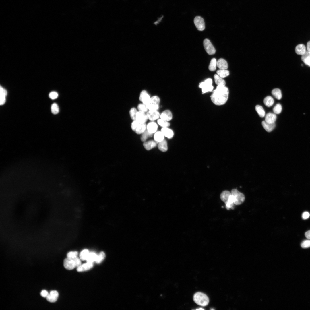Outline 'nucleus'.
I'll use <instances>...</instances> for the list:
<instances>
[{
	"mask_svg": "<svg viewBox=\"0 0 310 310\" xmlns=\"http://www.w3.org/2000/svg\"><path fill=\"white\" fill-rule=\"evenodd\" d=\"M229 90L225 86H217L210 96L213 103L216 105L224 104L228 97Z\"/></svg>",
	"mask_w": 310,
	"mask_h": 310,
	"instance_id": "nucleus-1",
	"label": "nucleus"
},
{
	"mask_svg": "<svg viewBox=\"0 0 310 310\" xmlns=\"http://www.w3.org/2000/svg\"><path fill=\"white\" fill-rule=\"evenodd\" d=\"M193 299L195 302L198 305L205 306L209 302V299L205 294L200 292L196 293L193 295Z\"/></svg>",
	"mask_w": 310,
	"mask_h": 310,
	"instance_id": "nucleus-2",
	"label": "nucleus"
},
{
	"mask_svg": "<svg viewBox=\"0 0 310 310\" xmlns=\"http://www.w3.org/2000/svg\"><path fill=\"white\" fill-rule=\"evenodd\" d=\"M234 203L236 205L242 204L245 201V198L244 195L235 189H233L231 191Z\"/></svg>",
	"mask_w": 310,
	"mask_h": 310,
	"instance_id": "nucleus-3",
	"label": "nucleus"
},
{
	"mask_svg": "<svg viewBox=\"0 0 310 310\" xmlns=\"http://www.w3.org/2000/svg\"><path fill=\"white\" fill-rule=\"evenodd\" d=\"M212 79L208 78L204 82L199 83V87L202 89L203 94L212 91L214 88L212 85Z\"/></svg>",
	"mask_w": 310,
	"mask_h": 310,
	"instance_id": "nucleus-4",
	"label": "nucleus"
},
{
	"mask_svg": "<svg viewBox=\"0 0 310 310\" xmlns=\"http://www.w3.org/2000/svg\"><path fill=\"white\" fill-rule=\"evenodd\" d=\"M203 43L204 49L208 54L212 55L215 53L216 50L209 39H204Z\"/></svg>",
	"mask_w": 310,
	"mask_h": 310,
	"instance_id": "nucleus-5",
	"label": "nucleus"
},
{
	"mask_svg": "<svg viewBox=\"0 0 310 310\" xmlns=\"http://www.w3.org/2000/svg\"><path fill=\"white\" fill-rule=\"evenodd\" d=\"M194 22L197 29L199 31H202L205 28V25L204 20L199 16L195 17L194 19Z\"/></svg>",
	"mask_w": 310,
	"mask_h": 310,
	"instance_id": "nucleus-6",
	"label": "nucleus"
},
{
	"mask_svg": "<svg viewBox=\"0 0 310 310\" xmlns=\"http://www.w3.org/2000/svg\"><path fill=\"white\" fill-rule=\"evenodd\" d=\"M150 98L147 92L143 90L140 93L139 99L143 104L146 106L149 103Z\"/></svg>",
	"mask_w": 310,
	"mask_h": 310,
	"instance_id": "nucleus-7",
	"label": "nucleus"
},
{
	"mask_svg": "<svg viewBox=\"0 0 310 310\" xmlns=\"http://www.w3.org/2000/svg\"><path fill=\"white\" fill-rule=\"evenodd\" d=\"M148 118L145 113L140 111H137L136 115L135 120L140 124L144 123Z\"/></svg>",
	"mask_w": 310,
	"mask_h": 310,
	"instance_id": "nucleus-8",
	"label": "nucleus"
},
{
	"mask_svg": "<svg viewBox=\"0 0 310 310\" xmlns=\"http://www.w3.org/2000/svg\"><path fill=\"white\" fill-rule=\"evenodd\" d=\"M64 267L68 270H71L76 267L75 263L73 259L67 258L63 261Z\"/></svg>",
	"mask_w": 310,
	"mask_h": 310,
	"instance_id": "nucleus-9",
	"label": "nucleus"
},
{
	"mask_svg": "<svg viewBox=\"0 0 310 310\" xmlns=\"http://www.w3.org/2000/svg\"><path fill=\"white\" fill-rule=\"evenodd\" d=\"M58 296L59 293L56 290H52L50 292L46 299L49 302L54 303L57 301Z\"/></svg>",
	"mask_w": 310,
	"mask_h": 310,
	"instance_id": "nucleus-10",
	"label": "nucleus"
},
{
	"mask_svg": "<svg viewBox=\"0 0 310 310\" xmlns=\"http://www.w3.org/2000/svg\"><path fill=\"white\" fill-rule=\"evenodd\" d=\"M148 119L151 121H153L158 119L160 117V114L157 111H149L146 113Z\"/></svg>",
	"mask_w": 310,
	"mask_h": 310,
	"instance_id": "nucleus-11",
	"label": "nucleus"
},
{
	"mask_svg": "<svg viewBox=\"0 0 310 310\" xmlns=\"http://www.w3.org/2000/svg\"><path fill=\"white\" fill-rule=\"evenodd\" d=\"M158 128V125L156 123L151 122L147 125L146 129L149 133L153 134L156 132Z\"/></svg>",
	"mask_w": 310,
	"mask_h": 310,
	"instance_id": "nucleus-12",
	"label": "nucleus"
},
{
	"mask_svg": "<svg viewBox=\"0 0 310 310\" xmlns=\"http://www.w3.org/2000/svg\"><path fill=\"white\" fill-rule=\"evenodd\" d=\"M160 117L161 119L168 121L172 119V115L170 110H166L161 113Z\"/></svg>",
	"mask_w": 310,
	"mask_h": 310,
	"instance_id": "nucleus-13",
	"label": "nucleus"
},
{
	"mask_svg": "<svg viewBox=\"0 0 310 310\" xmlns=\"http://www.w3.org/2000/svg\"><path fill=\"white\" fill-rule=\"evenodd\" d=\"M93 266V264L92 263H87L81 264L77 268V270L78 272H82L88 270Z\"/></svg>",
	"mask_w": 310,
	"mask_h": 310,
	"instance_id": "nucleus-14",
	"label": "nucleus"
},
{
	"mask_svg": "<svg viewBox=\"0 0 310 310\" xmlns=\"http://www.w3.org/2000/svg\"><path fill=\"white\" fill-rule=\"evenodd\" d=\"M157 145V142L155 141L150 140L145 141L143 143L145 148L148 150H150L155 147Z\"/></svg>",
	"mask_w": 310,
	"mask_h": 310,
	"instance_id": "nucleus-15",
	"label": "nucleus"
},
{
	"mask_svg": "<svg viewBox=\"0 0 310 310\" xmlns=\"http://www.w3.org/2000/svg\"><path fill=\"white\" fill-rule=\"evenodd\" d=\"M7 95V90L1 86L0 88V104H4L6 102V97Z\"/></svg>",
	"mask_w": 310,
	"mask_h": 310,
	"instance_id": "nucleus-16",
	"label": "nucleus"
},
{
	"mask_svg": "<svg viewBox=\"0 0 310 310\" xmlns=\"http://www.w3.org/2000/svg\"><path fill=\"white\" fill-rule=\"evenodd\" d=\"M276 119V116L275 114L269 113L266 115L265 117V121L268 123H275Z\"/></svg>",
	"mask_w": 310,
	"mask_h": 310,
	"instance_id": "nucleus-17",
	"label": "nucleus"
},
{
	"mask_svg": "<svg viewBox=\"0 0 310 310\" xmlns=\"http://www.w3.org/2000/svg\"><path fill=\"white\" fill-rule=\"evenodd\" d=\"M217 66L220 69H226L228 67L227 61L223 58H220L218 60Z\"/></svg>",
	"mask_w": 310,
	"mask_h": 310,
	"instance_id": "nucleus-18",
	"label": "nucleus"
},
{
	"mask_svg": "<svg viewBox=\"0 0 310 310\" xmlns=\"http://www.w3.org/2000/svg\"><path fill=\"white\" fill-rule=\"evenodd\" d=\"M161 131L164 136L169 139L172 138L174 135L173 131L167 127L162 128L161 129Z\"/></svg>",
	"mask_w": 310,
	"mask_h": 310,
	"instance_id": "nucleus-19",
	"label": "nucleus"
},
{
	"mask_svg": "<svg viewBox=\"0 0 310 310\" xmlns=\"http://www.w3.org/2000/svg\"><path fill=\"white\" fill-rule=\"evenodd\" d=\"M262 125L265 129L268 132H270L272 131L275 127V124L274 123H267L265 121H263L262 122Z\"/></svg>",
	"mask_w": 310,
	"mask_h": 310,
	"instance_id": "nucleus-20",
	"label": "nucleus"
},
{
	"mask_svg": "<svg viewBox=\"0 0 310 310\" xmlns=\"http://www.w3.org/2000/svg\"><path fill=\"white\" fill-rule=\"evenodd\" d=\"M295 51L297 54L302 55L306 52V47L303 44H299L296 46Z\"/></svg>",
	"mask_w": 310,
	"mask_h": 310,
	"instance_id": "nucleus-21",
	"label": "nucleus"
},
{
	"mask_svg": "<svg viewBox=\"0 0 310 310\" xmlns=\"http://www.w3.org/2000/svg\"><path fill=\"white\" fill-rule=\"evenodd\" d=\"M231 195V193L229 191L227 190L224 191L220 194V199L225 203L227 202Z\"/></svg>",
	"mask_w": 310,
	"mask_h": 310,
	"instance_id": "nucleus-22",
	"label": "nucleus"
},
{
	"mask_svg": "<svg viewBox=\"0 0 310 310\" xmlns=\"http://www.w3.org/2000/svg\"><path fill=\"white\" fill-rule=\"evenodd\" d=\"M301 59L305 65L310 67V51H306L303 55H302Z\"/></svg>",
	"mask_w": 310,
	"mask_h": 310,
	"instance_id": "nucleus-23",
	"label": "nucleus"
},
{
	"mask_svg": "<svg viewBox=\"0 0 310 310\" xmlns=\"http://www.w3.org/2000/svg\"><path fill=\"white\" fill-rule=\"evenodd\" d=\"M164 135L161 131H158L156 132L154 134V139L157 143H159L164 139Z\"/></svg>",
	"mask_w": 310,
	"mask_h": 310,
	"instance_id": "nucleus-24",
	"label": "nucleus"
},
{
	"mask_svg": "<svg viewBox=\"0 0 310 310\" xmlns=\"http://www.w3.org/2000/svg\"><path fill=\"white\" fill-rule=\"evenodd\" d=\"M158 149L162 152H165L168 150V146L166 141L164 140L158 143Z\"/></svg>",
	"mask_w": 310,
	"mask_h": 310,
	"instance_id": "nucleus-25",
	"label": "nucleus"
},
{
	"mask_svg": "<svg viewBox=\"0 0 310 310\" xmlns=\"http://www.w3.org/2000/svg\"><path fill=\"white\" fill-rule=\"evenodd\" d=\"M214 78L215 83L217 86H225V82L222 78L217 74H215L214 75Z\"/></svg>",
	"mask_w": 310,
	"mask_h": 310,
	"instance_id": "nucleus-26",
	"label": "nucleus"
},
{
	"mask_svg": "<svg viewBox=\"0 0 310 310\" xmlns=\"http://www.w3.org/2000/svg\"><path fill=\"white\" fill-rule=\"evenodd\" d=\"M147 125L144 123L140 124L136 129L135 132L137 134H142L146 130Z\"/></svg>",
	"mask_w": 310,
	"mask_h": 310,
	"instance_id": "nucleus-27",
	"label": "nucleus"
},
{
	"mask_svg": "<svg viewBox=\"0 0 310 310\" xmlns=\"http://www.w3.org/2000/svg\"><path fill=\"white\" fill-rule=\"evenodd\" d=\"M264 104L268 107H270L273 105L274 103L273 98L270 96H268L264 99Z\"/></svg>",
	"mask_w": 310,
	"mask_h": 310,
	"instance_id": "nucleus-28",
	"label": "nucleus"
},
{
	"mask_svg": "<svg viewBox=\"0 0 310 310\" xmlns=\"http://www.w3.org/2000/svg\"><path fill=\"white\" fill-rule=\"evenodd\" d=\"M272 95L277 99H280L282 97V94L281 90L278 88H275L272 91Z\"/></svg>",
	"mask_w": 310,
	"mask_h": 310,
	"instance_id": "nucleus-29",
	"label": "nucleus"
},
{
	"mask_svg": "<svg viewBox=\"0 0 310 310\" xmlns=\"http://www.w3.org/2000/svg\"><path fill=\"white\" fill-rule=\"evenodd\" d=\"M97 256V255L94 253H89L86 260L87 262L93 263L96 261Z\"/></svg>",
	"mask_w": 310,
	"mask_h": 310,
	"instance_id": "nucleus-30",
	"label": "nucleus"
},
{
	"mask_svg": "<svg viewBox=\"0 0 310 310\" xmlns=\"http://www.w3.org/2000/svg\"><path fill=\"white\" fill-rule=\"evenodd\" d=\"M216 60L215 58H212L211 60L208 67L209 69L211 71H215L217 66Z\"/></svg>",
	"mask_w": 310,
	"mask_h": 310,
	"instance_id": "nucleus-31",
	"label": "nucleus"
},
{
	"mask_svg": "<svg viewBox=\"0 0 310 310\" xmlns=\"http://www.w3.org/2000/svg\"><path fill=\"white\" fill-rule=\"evenodd\" d=\"M217 74L222 78L228 76L229 74V71L226 69H219L216 71Z\"/></svg>",
	"mask_w": 310,
	"mask_h": 310,
	"instance_id": "nucleus-32",
	"label": "nucleus"
},
{
	"mask_svg": "<svg viewBox=\"0 0 310 310\" xmlns=\"http://www.w3.org/2000/svg\"><path fill=\"white\" fill-rule=\"evenodd\" d=\"M89 253L88 249H86L83 250L80 254V258L82 260H86Z\"/></svg>",
	"mask_w": 310,
	"mask_h": 310,
	"instance_id": "nucleus-33",
	"label": "nucleus"
},
{
	"mask_svg": "<svg viewBox=\"0 0 310 310\" xmlns=\"http://www.w3.org/2000/svg\"><path fill=\"white\" fill-rule=\"evenodd\" d=\"M255 109L259 116L261 117H263L265 114V112L263 108L261 106L257 105L255 107Z\"/></svg>",
	"mask_w": 310,
	"mask_h": 310,
	"instance_id": "nucleus-34",
	"label": "nucleus"
},
{
	"mask_svg": "<svg viewBox=\"0 0 310 310\" xmlns=\"http://www.w3.org/2000/svg\"><path fill=\"white\" fill-rule=\"evenodd\" d=\"M105 257V254L104 253L103 251H101L97 255L95 262L97 264H99L104 260Z\"/></svg>",
	"mask_w": 310,
	"mask_h": 310,
	"instance_id": "nucleus-35",
	"label": "nucleus"
},
{
	"mask_svg": "<svg viewBox=\"0 0 310 310\" xmlns=\"http://www.w3.org/2000/svg\"><path fill=\"white\" fill-rule=\"evenodd\" d=\"M160 102L159 98L157 96H154L150 98L149 104L159 105Z\"/></svg>",
	"mask_w": 310,
	"mask_h": 310,
	"instance_id": "nucleus-36",
	"label": "nucleus"
},
{
	"mask_svg": "<svg viewBox=\"0 0 310 310\" xmlns=\"http://www.w3.org/2000/svg\"><path fill=\"white\" fill-rule=\"evenodd\" d=\"M157 123L159 125L163 127H168L170 125V123L168 121L161 119H158Z\"/></svg>",
	"mask_w": 310,
	"mask_h": 310,
	"instance_id": "nucleus-37",
	"label": "nucleus"
},
{
	"mask_svg": "<svg viewBox=\"0 0 310 310\" xmlns=\"http://www.w3.org/2000/svg\"><path fill=\"white\" fill-rule=\"evenodd\" d=\"M142 134V135L141 137V140L142 141L144 142L146 141L147 138L149 137H151L152 135V134L149 133L147 129Z\"/></svg>",
	"mask_w": 310,
	"mask_h": 310,
	"instance_id": "nucleus-38",
	"label": "nucleus"
},
{
	"mask_svg": "<svg viewBox=\"0 0 310 310\" xmlns=\"http://www.w3.org/2000/svg\"><path fill=\"white\" fill-rule=\"evenodd\" d=\"M282 106L280 104H277L273 108L274 112L276 114L280 113L282 110Z\"/></svg>",
	"mask_w": 310,
	"mask_h": 310,
	"instance_id": "nucleus-39",
	"label": "nucleus"
},
{
	"mask_svg": "<svg viewBox=\"0 0 310 310\" xmlns=\"http://www.w3.org/2000/svg\"><path fill=\"white\" fill-rule=\"evenodd\" d=\"M137 112V110L135 108H132L130 110L129 114L130 117L133 121L135 120L136 115Z\"/></svg>",
	"mask_w": 310,
	"mask_h": 310,
	"instance_id": "nucleus-40",
	"label": "nucleus"
},
{
	"mask_svg": "<svg viewBox=\"0 0 310 310\" xmlns=\"http://www.w3.org/2000/svg\"><path fill=\"white\" fill-rule=\"evenodd\" d=\"M78 252L76 251L69 252L67 253V258L73 259L78 257Z\"/></svg>",
	"mask_w": 310,
	"mask_h": 310,
	"instance_id": "nucleus-41",
	"label": "nucleus"
},
{
	"mask_svg": "<svg viewBox=\"0 0 310 310\" xmlns=\"http://www.w3.org/2000/svg\"><path fill=\"white\" fill-rule=\"evenodd\" d=\"M51 111L52 113L54 114H57L59 111V107L56 103L53 104L51 106Z\"/></svg>",
	"mask_w": 310,
	"mask_h": 310,
	"instance_id": "nucleus-42",
	"label": "nucleus"
},
{
	"mask_svg": "<svg viewBox=\"0 0 310 310\" xmlns=\"http://www.w3.org/2000/svg\"><path fill=\"white\" fill-rule=\"evenodd\" d=\"M149 111H157L159 108V105L149 104L146 106Z\"/></svg>",
	"mask_w": 310,
	"mask_h": 310,
	"instance_id": "nucleus-43",
	"label": "nucleus"
},
{
	"mask_svg": "<svg viewBox=\"0 0 310 310\" xmlns=\"http://www.w3.org/2000/svg\"><path fill=\"white\" fill-rule=\"evenodd\" d=\"M137 108L139 111L144 113L147 112L148 110L146 105L143 104H139L137 106Z\"/></svg>",
	"mask_w": 310,
	"mask_h": 310,
	"instance_id": "nucleus-44",
	"label": "nucleus"
},
{
	"mask_svg": "<svg viewBox=\"0 0 310 310\" xmlns=\"http://www.w3.org/2000/svg\"><path fill=\"white\" fill-rule=\"evenodd\" d=\"M301 246L303 248L310 247V240H305L303 241L301 243Z\"/></svg>",
	"mask_w": 310,
	"mask_h": 310,
	"instance_id": "nucleus-45",
	"label": "nucleus"
},
{
	"mask_svg": "<svg viewBox=\"0 0 310 310\" xmlns=\"http://www.w3.org/2000/svg\"><path fill=\"white\" fill-rule=\"evenodd\" d=\"M140 123L136 120H134L131 124V128L133 131H135L136 129Z\"/></svg>",
	"mask_w": 310,
	"mask_h": 310,
	"instance_id": "nucleus-46",
	"label": "nucleus"
},
{
	"mask_svg": "<svg viewBox=\"0 0 310 310\" xmlns=\"http://www.w3.org/2000/svg\"><path fill=\"white\" fill-rule=\"evenodd\" d=\"M58 95L57 92H52L49 94V98L52 99H54L57 98Z\"/></svg>",
	"mask_w": 310,
	"mask_h": 310,
	"instance_id": "nucleus-47",
	"label": "nucleus"
},
{
	"mask_svg": "<svg viewBox=\"0 0 310 310\" xmlns=\"http://www.w3.org/2000/svg\"><path fill=\"white\" fill-rule=\"evenodd\" d=\"M73 259L75 262L76 267L77 268L81 265V260L78 257Z\"/></svg>",
	"mask_w": 310,
	"mask_h": 310,
	"instance_id": "nucleus-48",
	"label": "nucleus"
},
{
	"mask_svg": "<svg viewBox=\"0 0 310 310\" xmlns=\"http://www.w3.org/2000/svg\"><path fill=\"white\" fill-rule=\"evenodd\" d=\"M310 216L309 213L307 212H305L302 214V217L303 219H306L308 218Z\"/></svg>",
	"mask_w": 310,
	"mask_h": 310,
	"instance_id": "nucleus-49",
	"label": "nucleus"
},
{
	"mask_svg": "<svg viewBox=\"0 0 310 310\" xmlns=\"http://www.w3.org/2000/svg\"><path fill=\"white\" fill-rule=\"evenodd\" d=\"M49 293L46 290H43L40 293L41 295L44 297H46L49 295Z\"/></svg>",
	"mask_w": 310,
	"mask_h": 310,
	"instance_id": "nucleus-50",
	"label": "nucleus"
},
{
	"mask_svg": "<svg viewBox=\"0 0 310 310\" xmlns=\"http://www.w3.org/2000/svg\"><path fill=\"white\" fill-rule=\"evenodd\" d=\"M305 235L307 239H310V230L307 231L305 233Z\"/></svg>",
	"mask_w": 310,
	"mask_h": 310,
	"instance_id": "nucleus-51",
	"label": "nucleus"
},
{
	"mask_svg": "<svg viewBox=\"0 0 310 310\" xmlns=\"http://www.w3.org/2000/svg\"><path fill=\"white\" fill-rule=\"evenodd\" d=\"M307 49L308 51H310V41L307 43Z\"/></svg>",
	"mask_w": 310,
	"mask_h": 310,
	"instance_id": "nucleus-52",
	"label": "nucleus"
},
{
	"mask_svg": "<svg viewBox=\"0 0 310 310\" xmlns=\"http://www.w3.org/2000/svg\"><path fill=\"white\" fill-rule=\"evenodd\" d=\"M196 310H204V309L202 308H200L199 309H197Z\"/></svg>",
	"mask_w": 310,
	"mask_h": 310,
	"instance_id": "nucleus-53",
	"label": "nucleus"
},
{
	"mask_svg": "<svg viewBox=\"0 0 310 310\" xmlns=\"http://www.w3.org/2000/svg\"><path fill=\"white\" fill-rule=\"evenodd\" d=\"M212 309H213V310H214V309H211V310H212Z\"/></svg>",
	"mask_w": 310,
	"mask_h": 310,
	"instance_id": "nucleus-54",
	"label": "nucleus"
}]
</instances>
